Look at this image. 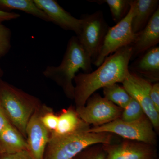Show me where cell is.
I'll list each match as a JSON object with an SVG mask.
<instances>
[{"mask_svg":"<svg viewBox=\"0 0 159 159\" xmlns=\"http://www.w3.org/2000/svg\"><path fill=\"white\" fill-rule=\"evenodd\" d=\"M80 19V31L76 36L83 48L91 57L92 64H93L110 27L107 23L101 10L92 14H84Z\"/></svg>","mask_w":159,"mask_h":159,"instance_id":"277c9868","label":"cell"},{"mask_svg":"<svg viewBox=\"0 0 159 159\" xmlns=\"http://www.w3.org/2000/svg\"><path fill=\"white\" fill-rule=\"evenodd\" d=\"M9 122L7 119V117L3 110L2 106L0 104V134L6 125L9 124Z\"/></svg>","mask_w":159,"mask_h":159,"instance_id":"83f0119b","label":"cell"},{"mask_svg":"<svg viewBox=\"0 0 159 159\" xmlns=\"http://www.w3.org/2000/svg\"><path fill=\"white\" fill-rule=\"evenodd\" d=\"M123 109L120 117V119L123 121L127 122L136 121L145 116L142 107L132 97L128 104Z\"/></svg>","mask_w":159,"mask_h":159,"instance_id":"44dd1931","label":"cell"},{"mask_svg":"<svg viewBox=\"0 0 159 159\" xmlns=\"http://www.w3.org/2000/svg\"><path fill=\"white\" fill-rule=\"evenodd\" d=\"M88 130L116 134L125 139L152 145L156 142L153 125L146 116L130 122L123 121L119 118L107 124L94 126Z\"/></svg>","mask_w":159,"mask_h":159,"instance_id":"5b68a950","label":"cell"},{"mask_svg":"<svg viewBox=\"0 0 159 159\" xmlns=\"http://www.w3.org/2000/svg\"><path fill=\"white\" fill-rule=\"evenodd\" d=\"M133 13V0H131L130 8L128 14L116 25L110 27L99 54L93 64L99 67L110 54L134 43L137 34L134 33L132 29Z\"/></svg>","mask_w":159,"mask_h":159,"instance_id":"8992f818","label":"cell"},{"mask_svg":"<svg viewBox=\"0 0 159 159\" xmlns=\"http://www.w3.org/2000/svg\"><path fill=\"white\" fill-rule=\"evenodd\" d=\"M43 125L48 129L55 130L57 128L58 121V117L52 113L46 114L44 116L40 118Z\"/></svg>","mask_w":159,"mask_h":159,"instance_id":"603a6c76","label":"cell"},{"mask_svg":"<svg viewBox=\"0 0 159 159\" xmlns=\"http://www.w3.org/2000/svg\"><path fill=\"white\" fill-rule=\"evenodd\" d=\"M36 6L43 11L54 23L66 31L79 34L81 20L76 18L66 11L55 0H34Z\"/></svg>","mask_w":159,"mask_h":159,"instance_id":"8fae6325","label":"cell"},{"mask_svg":"<svg viewBox=\"0 0 159 159\" xmlns=\"http://www.w3.org/2000/svg\"><path fill=\"white\" fill-rule=\"evenodd\" d=\"M129 70L151 82L159 79V47H153L134 59Z\"/></svg>","mask_w":159,"mask_h":159,"instance_id":"5bb4252c","label":"cell"},{"mask_svg":"<svg viewBox=\"0 0 159 159\" xmlns=\"http://www.w3.org/2000/svg\"><path fill=\"white\" fill-rule=\"evenodd\" d=\"M103 89L104 97L121 108H125L131 99L124 87L117 83Z\"/></svg>","mask_w":159,"mask_h":159,"instance_id":"d6986e66","label":"cell"},{"mask_svg":"<svg viewBox=\"0 0 159 159\" xmlns=\"http://www.w3.org/2000/svg\"><path fill=\"white\" fill-rule=\"evenodd\" d=\"M106 159H155L152 145L138 142H126L119 145H105Z\"/></svg>","mask_w":159,"mask_h":159,"instance_id":"30bf717a","label":"cell"},{"mask_svg":"<svg viewBox=\"0 0 159 159\" xmlns=\"http://www.w3.org/2000/svg\"><path fill=\"white\" fill-rule=\"evenodd\" d=\"M28 137V151L33 159H43L44 154L48 143V129L44 126L36 115L32 116L28 122L26 129Z\"/></svg>","mask_w":159,"mask_h":159,"instance_id":"7c38bea8","label":"cell"},{"mask_svg":"<svg viewBox=\"0 0 159 159\" xmlns=\"http://www.w3.org/2000/svg\"><path fill=\"white\" fill-rule=\"evenodd\" d=\"M0 9L5 11L20 10L45 21L51 22L45 13L36 6L34 0H0Z\"/></svg>","mask_w":159,"mask_h":159,"instance_id":"e0dca14e","label":"cell"},{"mask_svg":"<svg viewBox=\"0 0 159 159\" xmlns=\"http://www.w3.org/2000/svg\"><path fill=\"white\" fill-rule=\"evenodd\" d=\"M123 87L131 97L139 102L146 116L155 128L159 126V113L152 104L150 98L151 82L129 71L122 82Z\"/></svg>","mask_w":159,"mask_h":159,"instance_id":"9c48e42d","label":"cell"},{"mask_svg":"<svg viewBox=\"0 0 159 159\" xmlns=\"http://www.w3.org/2000/svg\"><path fill=\"white\" fill-rule=\"evenodd\" d=\"M87 124L80 118L76 112L66 111L58 117L57 128L53 131L54 135H63L76 131L80 129L87 128Z\"/></svg>","mask_w":159,"mask_h":159,"instance_id":"ac0fdd59","label":"cell"},{"mask_svg":"<svg viewBox=\"0 0 159 159\" xmlns=\"http://www.w3.org/2000/svg\"><path fill=\"white\" fill-rule=\"evenodd\" d=\"M29 97L10 86L3 83L0 85V104L13 124L24 134L31 112Z\"/></svg>","mask_w":159,"mask_h":159,"instance_id":"52a82bcc","label":"cell"},{"mask_svg":"<svg viewBox=\"0 0 159 159\" xmlns=\"http://www.w3.org/2000/svg\"><path fill=\"white\" fill-rule=\"evenodd\" d=\"M28 150L27 142L10 123L0 134V152L4 154Z\"/></svg>","mask_w":159,"mask_h":159,"instance_id":"2e32d148","label":"cell"},{"mask_svg":"<svg viewBox=\"0 0 159 159\" xmlns=\"http://www.w3.org/2000/svg\"><path fill=\"white\" fill-rule=\"evenodd\" d=\"M11 32L7 26L0 24V58L6 56L11 48Z\"/></svg>","mask_w":159,"mask_h":159,"instance_id":"7402d4cb","label":"cell"},{"mask_svg":"<svg viewBox=\"0 0 159 159\" xmlns=\"http://www.w3.org/2000/svg\"><path fill=\"white\" fill-rule=\"evenodd\" d=\"M86 106L77 107L80 118L87 124L99 126L120 118L122 109L99 94L91 96Z\"/></svg>","mask_w":159,"mask_h":159,"instance_id":"ba28073f","label":"cell"},{"mask_svg":"<svg viewBox=\"0 0 159 159\" xmlns=\"http://www.w3.org/2000/svg\"><path fill=\"white\" fill-rule=\"evenodd\" d=\"M80 159H106L104 149L91 148L83 154Z\"/></svg>","mask_w":159,"mask_h":159,"instance_id":"cb8c5ba5","label":"cell"},{"mask_svg":"<svg viewBox=\"0 0 159 159\" xmlns=\"http://www.w3.org/2000/svg\"><path fill=\"white\" fill-rule=\"evenodd\" d=\"M20 16V15L14 12L3 11L0 9V24L11 20H16Z\"/></svg>","mask_w":159,"mask_h":159,"instance_id":"4316f807","label":"cell"},{"mask_svg":"<svg viewBox=\"0 0 159 159\" xmlns=\"http://www.w3.org/2000/svg\"><path fill=\"white\" fill-rule=\"evenodd\" d=\"M150 98L152 104L157 111L159 113V84L158 82L152 86Z\"/></svg>","mask_w":159,"mask_h":159,"instance_id":"d4e9b609","label":"cell"},{"mask_svg":"<svg viewBox=\"0 0 159 159\" xmlns=\"http://www.w3.org/2000/svg\"><path fill=\"white\" fill-rule=\"evenodd\" d=\"M2 69L1 67V66H0V77L2 76V74H3Z\"/></svg>","mask_w":159,"mask_h":159,"instance_id":"f1b7e54d","label":"cell"},{"mask_svg":"<svg viewBox=\"0 0 159 159\" xmlns=\"http://www.w3.org/2000/svg\"><path fill=\"white\" fill-rule=\"evenodd\" d=\"M132 54L131 45L123 47L107 57L96 70L76 75L74 98L77 107L85 105L89 98L99 89L123 82L129 71Z\"/></svg>","mask_w":159,"mask_h":159,"instance_id":"6da1fadb","label":"cell"},{"mask_svg":"<svg viewBox=\"0 0 159 159\" xmlns=\"http://www.w3.org/2000/svg\"><path fill=\"white\" fill-rule=\"evenodd\" d=\"M92 59L80 43L76 36L69 40L62 61L57 66H48L43 74L52 78L63 88L66 94L74 97V87L73 80L76 73L82 70L84 73L93 72Z\"/></svg>","mask_w":159,"mask_h":159,"instance_id":"7a4b0ae2","label":"cell"},{"mask_svg":"<svg viewBox=\"0 0 159 159\" xmlns=\"http://www.w3.org/2000/svg\"><path fill=\"white\" fill-rule=\"evenodd\" d=\"M89 129H80L63 135H52L45 159H73L91 145L110 143L109 133L93 132Z\"/></svg>","mask_w":159,"mask_h":159,"instance_id":"3957f363","label":"cell"},{"mask_svg":"<svg viewBox=\"0 0 159 159\" xmlns=\"http://www.w3.org/2000/svg\"><path fill=\"white\" fill-rule=\"evenodd\" d=\"M89 1L99 4L106 3L109 7L112 18L116 24L119 23L127 15L130 8L131 0H99Z\"/></svg>","mask_w":159,"mask_h":159,"instance_id":"ffe728a7","label":"cell"},{"mask_svg":"<svg viewBox=\"0 0 159 159\" xmlns=\"http://www.w3.org/2000/svg\"><path fill=\"white\" fill-rule=\"evenodd\" d=\"M2 159H33L28 150H23L15 153L5 154Z\"/></svg>","mask_w":159,"mask_h":159,"instance_id":"484cf974","label":"cell"},{"mask_svg":"<svg viewBox=\"0 0 159 159\" xmlns=\"http://www.w3.org/2000/svg\"><path fill=\"white\" fill-rule=\"evenodd\" d=\"M159 42V8L143 30L137 33L134 43L131 61L135 59Z\"/></svg>","mask_w":159,"mask_h":159,"instance_id":"4fadbf2b","label":"cell"},{"mask_svg":"<svg viewBox=\"0 0 159 159\" xmlns=\"http://www.w3.org/2000/svg\"><path fill=\"white\" fill-rule=\"evenodd\" d=\"M133 13L131 20L133 31L137 34L148 24L159 8L158 0H133Z\"/></svg>","mask_w":159,"mask_h":159,"instance_id":"9a60e30c","label":"cell"}]
</instances>
